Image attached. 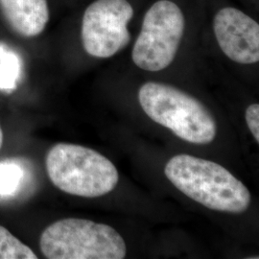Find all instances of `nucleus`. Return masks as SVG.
<instances>
[{"mask_svg":"<svg viewBox=\"0 0 259 259\" xmlns=\"http://www.w3.org/2000/svg\"><path fill=\"white\" fill-rule=\"evenodd\" d=\"M164 174L181 192L209 209L239 214L250 206L247 186L216 162L177 155L167 162Z\"/></svg>","mask_w":259,"mask_h":259,"instance_id":"1","label":"nucleus"},{"mask_svg":"<svg viewBox=\"0 0 259 259\" xmlns=\"http://www.w3.org/2000/svg\"><path fill=\"white\" fill-rule=\"evenodd\" d=\"M142 110L178 138L194 144H208L217 134L212 114L195 97L166 83L148 82L140 87Z\"/></svg>","mask_w":259,"mask_h":259,"instance_id":"2","label":"nucleus"},{"mask_svg":"<svg viewBox=\"0 0 259 259\" xmlns=\"http://www.w3.org/2000/svg\"><path fill=\"white\" fill-rule=\"evenodd\" d=\"M47 175L67 194L96 198L111 192L118 184L116 167L100 153L76 144L59 143L46 158Z\"/></svg>","mask_w":259,"mask_h":259,"instance_id":"3","label":"nucleus"},{"mask_svg":"<svg viewBox=\"0 0 259 259\" xmlns=\"http://www.w3.org/2000/svg\"><path fill=\"white\" fill-rule=\"evenodd\" d=\"M39 247L48 259H123L127 254L125 241L111 226L79 218L48 226Z\"/></svg>","mask_w":259,"mask_h":259,"instance_id":"4","label":"nucleus"},{"mask_svg":"<svg viewBox=\"0 0 259 259\" xmlns=\"http://www.w3.org/2000/svg\"><path fill=\"white\" fill-rule=\"evenodd\" d=\"M185 28V16L176 3L157 1L145 14L133 48V62L147 71L165 69L176 57Z\"/></svg>","mask_w":259,"mask_h":259,"instance_id":"5","label":"nucleus"},{"mask_svg":"<svg viewBox=\"0 0 259 259\" xmlns=\"http://www.w3.org/2000/svg\"><path fill=\"white\" fill-rule=\"evenodd\" d=\"M134 9L127 0H96L83 14L82 42L89 55L110 58L129 45Z\"/></svg>","mask_w":259,"mask_h":259,"instance_id":"6","label":"nucleus"},{"mask_svg":"<svg viewBox=\"0 0 259 259\" xmlns=\"http://www.w3.org/2000/svg\"><path fill=\"white\" fill-rule=\"evenodd\" d=\"M213 30L223 53L233 62L251 65L259 61V25L240 10H220L213 21Z\"/></svg>","mask_w":259,"mask_h":259,"instance_id":"7","label":"nucleus"},{"mask_svg":"<svg viewBox=\"0 0 259 259\" xmlns=\"http://www.w3.org/2000/svg\"><path fill=\"white\" fill-rule=\"evenodd\" d=\"M0 10L10 28L20 37H37L49 21L47 0H0Z\"/></svg>","mask_w":259,"mask_h":259,"instance_id":"8","label":"nucleus"},{"mask_svg":"<svg viewBox=\"0 0 259 259\" xmlns=\"http://www.w3.org/2000/svg\"><path fill=\"white\" fill-rule=\"evenodd\" d=\"M26 168L19 159L0 161V199L15 197L23 188Z\"/></svg>","mask_w":259,"mask_h":259,"instance_id":"9","label":"nucleus"},{"mask_svg":"<svg viewBox=\"0 0 259 259\" xmlns=\"http://www.w3.org/2000/svg\"><path fill=\"white\" fill-rule=\"evenodd\" d=\"M36 253L25 244L0 226V259H37Z\"/></svg>","mask_w":259,"mask_h":259,"instance_id":"10","label":"nucleus"},{"mask_svg":"<svg viewBox=\"0 0 259 259\" xmlns=\"http://www.w3.org/2000/svg\"><path fill=\"white\" fill-rule=\"evenodd\" d=\"M246 122L255 139L256 143H259V105L251 104L246 110Z\"/></svg>","mask_w":259,"mask_h":259,"instance_id":"11","label":"nucleus"},{"mask_svg":"<svg viewBox=\"0 0 259 259\" xmlns=\"http://www.w3.org/2000/svg\"><path fill=\"white\" fill-rule=\"evenodd\" d=\"M2 145H3V131L0 125V150L2 148Z\"/></svg>","mask_w":259,"mask_h":259,"instance_id":"12","label":"nucleus"}]
</instances>
